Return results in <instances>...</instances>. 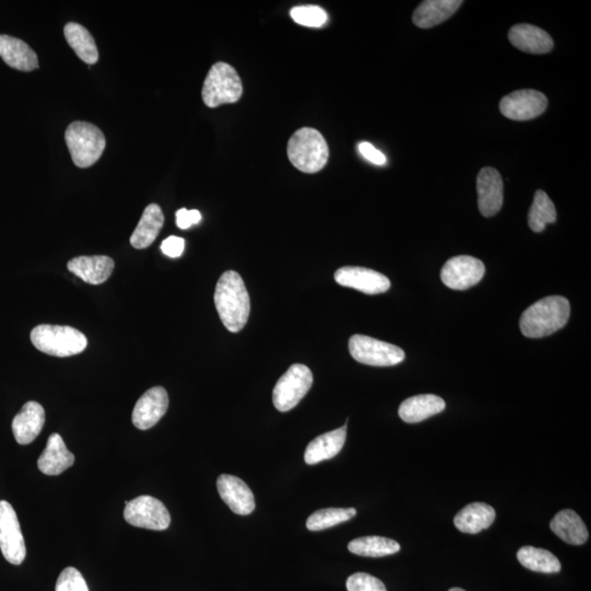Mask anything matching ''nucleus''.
Instances as JSON below:
<instances>
[{"mask_svg":"<svg viewBox=\"0 0 591 591\" xmlns=\"http://www.w3.org/2000/svg\"><path fill=\"white\" fill-rule=\"evenodd\" d=\"M169 406V396L163 386H153L137 401L132 411V421L134 427L147 430L163 418Z\"/></svg>","mask_w":591,"mask_h":591,"instance_id":"nucleus-14","label":"nucleus"},{"mask_svg":"<svg viewBox=\"0 0 591 591\" xmlns=\"http://www.w3.org/2000/svg\"><path fill=\"white\" fill-rule=\"evenodd\" d=\"M114 261L106 256L79 257L68 264L69 272L88 284L100 285L110 279L114 269Z\"/></svg>","mask_w":591,"mask_h":591,"instance_id":"nucleus-18","label":"nucleus"},{"mask_svg":"<svg viewBox=\"0 0 591 591\" xmlns=\"http://www.w3.org/2000/svg\"><path fill=\"white\" fill-rule=\"evenodd\" d=\"M185 239L180 237L171 236L162 243V251L169 258H179L185 251Z\"/></svg>","mask_w":591,"mask_h":591,"instance_id":"nucleus-37","label":"nucleus"},{"mask_svg":"<svg viewBox=\"0 0 591 591\" xmlns=\"http://www.w3.org/2000/svg\"><path fill=\"white\" fill-rule=\"evenodd\" d=\"M495 517L493 507L484 502H472L457 513L454 522L461 533L475 534L490 528Z\"/></svg>","mask_w":591,"mask_h":591,"instance_id":"nucleus-25","label":"nucleus"},{"mask_svg":"<svg viewBox=\"0 0 591 591\" xmlns=\"http://www.w3.org/2000/svg\"><path fill=\"white\" fill-rule=\"evenodd\" d=\"M0 550L10 565H20L26 559V544L18 517L5 501H0Z\"/></svg>","mask_w":591,"mask_h":591,"instance_id":"nucleus-10","label":"nucleus"},{"mask_svg":"<svg viewBox=\"0 0 591 591\" xmlns=\"http://www.w3.org/2000/svg\"><path fill=\"white\" fill-rule=\"evenodd\" d=\"M358 151L361 153L362 156L364 159H367L368 162L377 164L384 165L386 163V158L383 153L378 151L377 148L374 147L372 143L369 142H361L358 145Z\"/></svg>","mask_w":591,"mask_h":591,"instance_id":"nucleus-38","label":"nucleus"},{"mask_svg":"<svg viewBox=\"0 0 591 591\" xmlns=\"http://www.w3.org/2000/svg\"><path fill=\"white\" fill-rule=\"evenodd\" d=\"M556 216L554 204L549 195L544 191H537L528 215L529 227L534 233H541L545 229L546 225L556 222Z\"/></svg>","mask_w":591,"mask_h":591,"instance_id":"nucleus-31","label":"nucleus"},{"mask_svg":"<svg viewBox=\"0 0 591 591\" xmlns=\"http://www.w3.org/2000/svg\"><path fill=\"white\" fill-rule=\"evenodd\" d=\"M217 490L222 500L237 515H250L256 510L252 491L235 475L222 474L217 480Z\"/></svg>","mask_w":591,"mask_h":591,"instance_id":"nucleus-16","label":"nucleus"},{"mask_svg":"<svg viewBox=\"0 0 591 591\" xmlns=\"http://www.w3.org/2000/svg\"><path fill=\"white\" fill-rule=\"evenodd\" d=\"M446 403L435 395H419L408 397L399 407L403 422L416 424L425 421L445 410Z\"/></svg>","mask_w":591,"mask_h":591,"instance_id":"nucleus-23","label":"nucleus"},{"mask_svg":"<svg viewBox=\"0 0 591 591\" xmlns=\"http://www.w3.org/2000/svg\"><path fill=\"white\" fill-rule=\"evenodd\" d=\"M292 20L298 25L309 27L322 26L328 20V15L318 5H297L290 10Z\"/></svg>","mask_w":591,"mask_h":591,"instance_id":"nucleus-33","label":"nucleus"},{"mask_svg":"<svg viewBox=\"0 0 591 591\" xmlns=\"http://www.w3.org/2000/svg\"><path fill=\"white\" fill-rule=\"evenodd\" d=\"M347 591H386L385 584L366 573H356L347 578Z\"/></svg>","mask_w":591,"mask_h":591,"instance_id":"nucleus-35","label":"nucleus"},{"mask_svg":"<svg viewBox=\"0 0 591 591\" xmlns=\"http://www.w3.org/2000/svg\"><path fill=\"white\" fill-rule=\"evenodd\" d=\"M570 316L571 305L565 297H545L524 311L519 327L529 339L545 338L565 328Z\"/></svg>","mask_w":591,"mask_h":591,"instance_id":"nucleus-2","label":"nucleus"},{"mask_svg":"<svg viewBox=\"0 0 591 591\" xmlns=\"http://www.w3.org/2000/svg\"><path fill=\"white\" fill-rule=\"evenodd\" d=\"M355 508H324L313 512L307 521V528L311 532H322V530L338 526V524L349 522L356 516Z\"/></svg>","mask_w":591,"mask_h":591,"instance_id":"nucleus-32","label":"nucleus"},{"mask_svg":"<svg viewBox=\"0 0 591 591\" xmlns=\"http://www.w3.org/2000/svg\"><path fill=\"white\" fill-rule=\"evenodd\" d=\"M164 223L162 208L157 204H151L143 211L140 223L131 237V245L138 250L152 246L163 229Z\"/></svg>","mask_w":591,"mask_h":591,"instance_id":"nucleus-27","label":"nucleus"},{"mask_svg":"<svg viewBox=\"0 0 591 591\" xmlns=\"http://www.w3.org/2000/svg\"><path fill=\"white\" fill-rule=\"evenodd\" d=\"M485 274V267L479 259L469 256L449 259L441 269L440 278L451 290H466L480 283Z\"/></svg>","mask_w":591,"mask_h":591,"instance_id":"nucleus-11","label":"nucleus"},{"mask_svg":"<svg viewBox=\"0 0 591 591\" xmlns=\"http://www.w3.org/2000/svg\"><path fill=\"white\" fill-rule=\"evenodd\" d=\"M242 92V81L237 70L229 64L219 62L208 71L202 97L208 108H217L239 101Z\"/></svg>","mask_w":591,"mask_h":591,"instance_id":"nucleus-6","label":"nucleus"},{"mask_svg":"<svg viewBox=\"0 0 591 591\" xmlns=\"http://www.w3.org/2000/svg\"><path fill=\"white\" fill-rule=\"evenodd\" d=\"M124 519L131 526L154 532L168 529L171 522L170 513L164 502L148 495L127 501Z\"/></svg>","mask_w":591,"mask_h":591,"instance_id":"nucleus-9","label":"nucleus"},{"mask_svg":"<svg viewBox=\"0 0 591 591\" xmlns=\"http://www.w3.org/2000/svg\"><path fill=\"white\" fill-rule=\"evenodd\" d=\"M30 338L37 350L55 357L79 355L88 345L84 333L69 325H37Z\"/></svg>","mask_w":591,"mask_h":591,"instance_id":"nucleus-4","label":"nucleus"},{"mask_svg":"<svg viewBox=\"0 0 591 591\" xmlns=\"http://www.w3.org/2000/svg\"><path fill=\"white\" fill-rule=\"evenodd\" d=\"M64 36L82 62L90 66L97 64L99 60L97 44L91 33L84 26L69 22L64 27Z\"/></svg>","mask_w":591,"mask_h":591,"instance_id":"nucleus-28","label":"nucleus"},{"mask_svg":"<svg viewBox=\"0 0 591 591\" xmlns=\"http://www.w3.org/2000/svg\"><path fill=\"white\" fill-rule=\"evenodd\" d=\"M349 349L355 361L368 366H396L406 358V353L400 347L361 334L352 336Z\"/></svg>","mask_w":591,"mask_h":591,"instance_id":"nucleus-8","label":"nucleus"},{"mask_svg":"<svg viewBox=\"0 0 591 591\" xmlns=\"http://www.w3.org/2000/svg\"><path fill=\"white\" fill-rule=\"evenodd\" d=\"M0 58L11 69L32 71L38 69L37 55L19 38L0 35Z\"/></svg>","mask_w":591,"mask_h":591,"instance_id":"nucleus-21","label":"nucleus"},{"mask_svg":"<svg viewBox=\"0 0 591 591\" xmlns=\"http://www.w3.org/2000/svg\"><path fill=\"white\" fill-rule=\"evenodd\" d=\"M401 546L396 541L370 535L351 541L349 551L353 554L366 557H384L397 554Z\"/></svg>","mask_w":591,"mask_h":591,"instance_id":"nucleus-30","label":"nucleus"},{"mask_svg":"<svg viewBox=\"0 0 591 591\" xmlns=\"http://www.w3.org/2000/svg\"><path fill=\"white\" fill-rule=\"evenodd\" d=\"M347 422L343 427L318 436L308 445L305 451V462L309 466L332 459L343 449L346 440Z\"/></svg>","mask_w":591,"mask_h":591,"instance_id":"nucleus-22","label":"nucleus"},{"mask_svg":"<svg viewBox=\"0 0 591 591\" xmlns=\"http://www.w3.org/2000/svg\"><path fill=\"white\" fill-rule=\"evenodd\" d=\"M75 456L66 447L60 435L49 436L46 449L37 460V468L47 475H59L73 467Z\"/></svg>","mask_w":591,"mask_h":591,"instance_id":"nucleus-20","label":"nucleus"},{"mask_svg":"<svg viewBox=\"0 0 591 591\" xmlns=\"http://www.w3.org/2000/svg\"><path fill=\"white\" fill-rule=\"evenodd\" d=\"M449 591H466V590L455 587V588H451Z\"/></svg>","mask_w":591,"mask_h":591,"instance_id":"nucleus-39","label":"nucleus"},{"mask_svg":"<svg viewBox=\"0 0 591 591\" xmlns=\"http://www.w3.org/2000/svg\"><path fill=\"white\" fill-rule=\"evenodd\" d=\"M336 283L349 289L356 290L366 295H378L388 291L391 286L386 276L374 269L344 267L334 274Z\"/></svg>","mask_w":591,"mask_h":591,"instance_id":"nucleus-13","label":"nucleus"},{"mask_svg":"<svg viewBox=\"0 0 591 591\" xmlns=\"http://www.w3.org/2000/svg\"><path fill=\"white\" fill-rule=\"evenodd\" d=\"M313 384L311 370L305 364H291L289 370L281 375L273 390V403L276 410L289 412L300 402L311 390Z\"/></svg>","mask_w":591,"mask_h":591,"instance_id":"nucleus-7","label":"nucleus"},{"mask_svg":"<svg viewBox=\"0 0 591 591\" xmlns=\"http://www.w3.org/2000/svg\"><path fill=\"white\" fill-rule=\"evenodd\" d=\"M287 154L292 165L303 174H317L329 160V146L322 132L302 127L290 137Z\"/></svg>","mask_w":591,"mask_h":591,"instance_id":"nucleus-3","label":"nucleus"},{"mask_svg":"<svg viewBox=\"0 0 591 591\" xmlns=\"http://www.w3.org/2000/svg\"><path fill=\"white\" fill-rule=\"evenodd\" d=\"M548 108V98L535 90L513 91L501 99L502 115L512 121H529L540 117Z\"/></svg>","mask_w":591,"mask_h":591,"instance_id":"nucleus-12","label":"nucleus"},{"mask_svg":"<svg viewBox=\"0 0 591 591\" xmlns=\"http://www.w3.org/2000/svg\"><path fill=\"white\" fill-rule=\"evenodd\" d=\"M550 528L557 537L572 545H582L589 538L588 529L581 516L572 510H565L556 513L552 519Z\"/></svg>","mask_w":591,"mask_h":591,"instance_id":"nucleus-26","label":"nucleus"},{"mask_svg":"<svg viewBox=\"0 0 591 591\" xmlns=\"http://www.w3.org/2000/svg\"><path fill=\"white\" fill-rule=\"evenodd\" d=\"M202 215L197 209L181 208L176 212V225L180 229H189L191 226L200 223Z\"/></svg>","mask_w":591,"mask_h":591,"instance_id":"nucleus-36","label":"nucleus"},{"mask_svg":"<svg viewBox=\"0 0 591 591\" xmlns=\"http://www.w3.org/2000/svg\"><path fill=\"white\" fill-rule=\"evenodd\" d=\"M508 38L513 47L524 53L546 54L554 47L549 33L533 25L513 26L508 33Z\"/></svg>","mask_w":591,"mask_h":591,"instance_id":"nucleus-19","label":"nucleus"},{"mask_svg":"<svg viewBox=\"0 0 591 591\" xmlns=\"http://www.w3.org/2000/svg\"><path fill=\"white\" fill-rule=\"evenodd\" d=\"M46 423V411L40 403L26 402L13 421V433L16 443L25 446L35 440Z\"/></svg>","mask_w":591,"mask_h":591,"instance_id":"nucleus-17","label":"nucleus"},{"mask_svg":"<svg viewBox=\"0 0 591 591\" xmlns=\"http://www.w3.org/2000/svg\"><path fill=\"white\" fill-rule=\"evenodd\" d=\"M66 145L77 167L90 168L102 157L107 141L99 127L77 121L65 132Z\"/></svg>","mask_w":591,"mask_h":591,"instance_id":"nucleus-5","label":"nucleus"},{"mask_svg":"<svg viewBox=\"0 0 591 591\" xmlns=\"http://www.w3.org/2000/svg\"><path fill=\"white\" fill-rule=\"evenodd\" d=\"M220 320L230 332H239L250 316V297L245 281L235 270H227L218 280L214 295Z\"/></svg>","mask_w":591,"mask_h":591,"instance_id":"nucleus-1","label":"nucleus"},{"mask_svg":"<svg viewBox=\"0 0 591 591\" xmlns=\"http://www.w3.org/2000/svg\"><path fill=\"white\" fill-rule=\"evenodd\" d=\"M478 203L484 217H493L499 213L504 201V185L501 176L494 168H483L477 180Z\"/></svg>","mask_w":591,"mask_h":591,"instance_id":"nucleus-15","label":"nucleus"},{"mask_svg":"<svg viewBox=\"0 0 591 591\" xmlns=\"http://www.w3.org/2000/svg\"><path fill=\"white\" fill-rule=\"evenodd\" d=\"M55 591H90L84 576L75 567H66L59 574Z\"/></svg>","mask_w":591,"mask_h":591,"instance_id":"nucleus-34","label":"nucleus"},{"mask_svg":"<svg viewBox=\"0 0 591 591\" xmlns=\"http://www.w3.org/2000/svg\"><path fill=\"white\" fill-rule=\"evenodd\" d=\"M463 4L461 0H427L418 5L413 15L414 25L422 29H429L443 24L456 14Z\"/></svg>","mask_w":591,"mask_h":591,"instance_id":"nucleus-24","label":"nucleus"},{"mask_svg":"<svg viewBox=\"0 0 591 591\" xmlns=\"http://www.w3.org/2000/svg\"><path fill=\"white\" fill-rule=\"evenodd\" d=\"M517 559L523 567L533 572L559 573L562 568L559 559L550 551L533 546H523L518 551Z\"/></svg>","mask_w":591,"mask_h":591,"instance_id":"nucleus-29","label":"nucleus"}]
</instances>
